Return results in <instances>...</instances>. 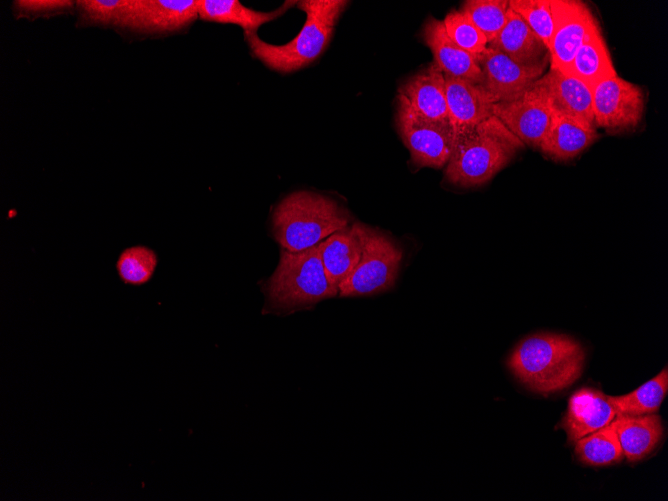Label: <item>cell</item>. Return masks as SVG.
Segmentation results:
<instances>
[{
    "label": "cell",
    "instance_id": "30bf717a",
    "mask_svg": "<svg viewBox=\"0 0 668 501\" xmlns=\"http://www.w3.org/2000/svg\"><path fill=\"white\" fill-rule=\"evenodd\" d=\"M482 86L495 103L510 101L530 88L545 72L550 56L536 64H519L489 46L476 58Z\"/></svg>",
    "mask_w": 668,
    "mask_h": 501
},
{
    "label": "cell",
    "instance_id": "d4e9b609",
    "mask_svg": "<svg viewBox=\"0 0 668 501\" xmlns=\"http://www.w3.org/2000/svg\"><path fill=\"white\" fill-rule=\"evenodd\" d=\"M575 455L589 466H608L620 462L623 451L611 424H608L575 442Z\"/></svg>",
    "mask_w": 668,
    "mask_h": 501
},
{
    "label": "cell",
    "instance_id": "8fae6325",
    "mask_svg": "<svg viewBox=\"0 0 668 501\" xmlns=\"http://www.w3.org/2000/svg\"><path fill=\"white\" fill-rule=\"evenodd\" d=\"M492 114L523 145L538 148L550 125L552 111L544 93L534 82L520 96L493 104Z\"/></svg>",
    "mask_w": 668,
    "mask_h": 501
},
{
    "label": "cell",
    "instance_id": "9c48e42d",
    "mask_svg": "<svg viewBox=\"0 0 668 501\" xmlns=\"http://www.w3.org/2000/svg\"><path fill=\"white\" fill-rule=\"evenodd\" d=\"M396 122L415 165L442 168L448 163L455 143L449 122L428 120L398 107Z\"/></svg>",
    "mask_w": 668,
    "mask_h": 501
},
{
    "label": "cell",
    "instance_id": "4fadbf2b",
    "mask_svg": "<svg viewBox=\"0 0 668 501\" xmlns=\"http://www.w3.org/2000/svg\"><path fill=\"white\" fill-rule=\"evenodd\" d=\"M397 107L433 121L449 122L445 77L435 63L410 77L398 90Z\"/></svg>",
    "mask_w": 668,
    "mask_h": 501
},
{
    "label": "cell",
    "instance_id": "ba28073f",
    "mask_svg": "<svg viewBox=\"0 0 668 501\" xmlns=\"http://www.w3.org/2000/svg\"><path fill=\"white\" fill-rule=\"evenodd\" d=\"M591 90L595 125L618 133L640 124L645 99L638 85L615 75L599 81Z\"/></svg>",
    "mask_w": 668,
    "mask_h": 501
},
{
    "label": "cell",
    "instance_id": "7402d4cb",
    "mask_svg": "<svg viewBox=\"0 0 668 501\" xmlns=\"http://www.w3.org/2000/svg\"><path fill=\"white\" fill-rule=\"evenodd\" d=\"M293 3L296 2L287 1L276 10L261 12L249 9L237 0H198V19L238 25L244 33L256 32L261 25L283 15Z\"/></svg>",
    "mask_w": 668,
    "mask_h": 501
},
{
    "label": "cell",
    "instance_id": "8992f818",
    "mask_svg": "<svg viewBox=\"0 0 668 501\" xmlns=\"http://www.w3.org/2000/svg\"><path fill=\"white\" fill-rule=\"evenodd\" d=\"M402 250L386 235L367 226L359 262L339 284L341 297L368 296L389 290L395 284Z\"/></svg>",
    "mask_w": 668,
    "mask_h": 501
},
{
    "label": "cell",
    "instance_id": "cb8c5ba5",
    "mask_svg": "<svg viewBox=\"0 0 668 501\" xmlns=\"http://www.w3.org/2000/svg\"><path fill=\"white\" fill-rule=\"evenodd\" d=\"M668 391V371L665 367L658 375L638 387L636 390L622 395H606V399L618 414L645 415L656 413Z\"/></svg>",
    "mask_w": 668,
    "mask_h": 501
},
{
    "label": "cell",
    "instance_id": "83f0119b",
    "mask_svg": "<svg viewBox=\"0 0 668 501\" xmlns=\"http://www.w3.org/2000/svg\"><path fill=\"white\" fill-rule=\"evenodd\" d=\"M508 9V0H468L461 5L460 11L468 16L490 43L504 27Z\"/></svg>",
    "mask_w": 668,
    "mask_h": 501
},
{
    "label": "cell",
    "instance_id": "484cf974",
    "mask_svg": "<svg viewBox=\"0 0 668 501\" xmlns=\"http://www.w3.org/2000/svg\"><path fill=\"white\" fill-rule=\"evenodd\" d=\"M158 264L156 252L144 245H134L123 249L115 264L120 280L131 286L148 283Z\"/></svg>",
    "mask_w": 668,
    "mask_h": 501
},
{
    "label": "cell",
    "instance_id": "9a60e30c",
    "mask_svg": "<svg viewBox=\"0 0 668 501\" xmlns=\"http://www.w3.org/2000/svg\"><path fill=\"white\" fill-rule=\"evenodd\" d=\"M448 118L455 136L491 117L492 101L480 84L445 76Z\"/></svg>",
    "mask_w": 668,
    "mask_h": 501
},
{
    "label": "cell",
    "instance_id": "603a6c76",
    "mask_svg": "<svg viewBox=\"0 0 668 501\" xmlns=\"http://www.w3.org/2000/svg\"><path fill=\"white\" fill-rule=\"evenodd\" d=\"M567 74L590 88L605 78L617 75L598 23L585 36Z\"/></svg>",
    "mask_w": 668,
    "mask_h": 501
},
{
    "label": "cell",
    "instance_id": "5bb4252c",
    "mask_svg": "<svg viewBox=\"0 0 668 501\" xmlns=\"http://www.w3.org/2000/svg\"><path fill=\"white\" fill-rule=\"evenodd\" d=\"M535 84L544 93L552 112L595 126L592 90L583 81L550 68Z\"/></svg>",
    "mask_w": 668,
    "mask_h": 501
},
{
    "label": "cell",
    "instance_id": "44dd1931",
    "mask_svg": "<svg viewBox=\"0 0 668 501\" xmlns=\"http://www.w3.org/2000/svg\"><path fill=\"white\" fill-rule=\"evenodd\" d=\"M488 46L524 65L536 64L549 57L548 49L542 40L510 8L504 27Z\"/></svg>",
    "mask_w": 668,
    "mask_h": 501
},
{
    "label": "cell",
    "instance_id": "4316f807",
    "mask_svg": "<svg viewBox=\"0 0 668 501\" xmlns=\"http://www.w3.org/2000/svg\"><path fill=\"white\" fill-rule=\"evenodd\" d=\"M130 0H77L76 27H98L115 31Z\"/></svg>",
    "mask_w": 668,
    "mask_h": 501
},
{
    "label": "cell",
    "instance_id": "277c9868",
    "mask_svg": "<svg viewBox=\"0 0 668 501\" xmlns=\"http://www.w3.org/2000/svg\"><path fill=\"white\" fill-rule=\"evenodd\" d=\"M350 215L334 199L311 191L286 196L272 214L275 240L288 251H300L349 226Z\"/></svg>",
    "mask_w": 668,
    "mask_h": 501
},
{
    "label": "cell",
    "instance_id": "ffe728a7",
    "mask_svg": "<svg viewBox=\"0 0 668 501\" xmlns=\"http://www.w3.org/2000/svg\"><path fill=\"white\" fill-rule=\"evenodd\" d=\"M610 424L616 431L624 456L630 462L648 457L663 438L661 417L655 413L637 416L618 414Z\"/></svg>",
    "mask_w": 668,
    "mask_h": 501
},
{
    "label": "cell",
    "instance_id": "52a82bcc",
    "mask_svg": "<svg viewBox=\"0 0 668 501\" xmlns=\"http://www.w3.org/2000/svg\"><path fill=\"white\" fill-rule=\"evenodd\" d=\"M198 19V0H130L115 32L124 38H151L182 32Z\"/></svg>",
    "mask_w": 668,
    "mask_h": 501
},
{
    "label": "cell",
    "instance_id": "2e32d148",
    "mask_svg": "<svg viewBox=\"0 0 668 501\" xmlns=\"http://www.w3.org/2000/svg\"><path fill=\"white\" fill-rule=\"evenodd\" d=\"M422 38L433 54V63L445 76L482 85L483 74L476 59L448 37L443 21L430 17L424 24Z\"/></svg>",
    "mask_w": 668,
    "mask_h": 501
},
{
    "label": "cell",
    "instance_id": "d6986e66",
    "mask_svg": "<svg viewBox=\"0 0 668 501\" xmlns=\"http://www.w3.org/2000/svg\"><path fill=\"white\" fill-rule=\"evenodd\" d=\"M597 138L595 126L552 112L550 125L538 148L550 159L566 162L577 157Z\"/></svg>",
    "mask_w": 668,
    "mask_h": 501
},
{
    "label": "cell",
    "instance_id": "7a4b0ae2",
    "mask_svg": "<svg viewBox=\"0 0 668 501\" xmlns=\"http://www.w3.org/2000/svg\"><path fill=\"white\" fill-rule=\"evenodd\" d=\"M524 147L494 115L455 136L445 179L461 188L490 181Z\"/></svg>",
    "mask_w": 668,
    "mask_h": 501
},
{
    "label": "cell",
    "instance_id": "5b68a950",
    "mask_svg": "<svg viewBox=\"0 0 668 501\" xmlns=\"http://www.w3.org/2000/svg\"><path fill=\"white\" fill-rule=\"evenodd\" d=\"M264 292L265 308L275 313H289L335 297L338 289L329 281L318 245H314L300 251L283 249Z\"/></svg>",
    "mask_w": 668,
    "mask_h": 501
},
{
    "label": "cell",
    "instance_id": "4dcf8cb0",
    "mask_svg": "<svg viewBox=\"0 0 668 501\" xmlns=\"http://www.w3.org/2000/svg\"><path fill=\"white\" fill-rule=\"evenodd\" d=\"M76 1L72 0H15L11 10L16 20L33 21L39 18H52L60 15L75 14Z\"/></svg>",
    "mask_w": 668,
    "mask_h": 501
},
{
    "label": "cell",
    "instance_id": "7c38bea8",
    "mask_svg": "<svg viewBox=\"0 0 668 501\" xmlns=\"http://www.w3.org/2000/svg\"><path fill=\"white\" fill-rule=\"evenodd\" d=\"M551 9L554 31L548 49L550 68L567 74L585 36L598 22L581 1L551 0Z\"/></svg>",
    "mask_w": 668,
    "mask_h": 501
},
{
    "label": "cell",
    "instance_id": "f1b7e54d",
    "mask_svg": "<svg viewBox=\"0 0 668 501\" xmlns=\"http://www.w3.org/2000/svg\"><path fill=\"white\" fill-rule=\"evenodd\" d=\"M443 24L448 37L475 59L487 48L486 37L462 11L449 12Z\"/></svg>",
    "mask_w": 668,
    "mask_h": 501
},
{
    "label": "cell",
    "instance_id": "e0dca14e",
    "mask_svg": "<svg viewBox=\"0 0 668 501\" xmlns=\"http://www.w3.org/2000/svg\"><path fill=\"white\" fill-rule=\"evenodd\" d=\"M617 412L606 395L593 388L575 391L568 401V408L561 422L569 442H576L612 422Z\"/></svg>",
    "mask_w": 668,
    "mask_h": 501
},
{
    "label": "cell",
    "instance_id": "6da1fadb",
    "mask_svg": "<svg viewBox=\"0 0 668 501\" xmlns=\"http://www.w3.org/2000/svg\"><path fill=\"white\" fill-rule=\"evenodd\" d=\"M584 362L585 351L577 340L565 334L540 332L520 341L507 364L525 387L547 395L576 382Z\"/></svg>",
    "mask_w": 668,
    "mask_h": 501
},
{
    "label": "cell",
    "instance_id": "ac0fdd59",
    "mask_svg": "<svg viewBox=\"0 0 668 501\" xmlns=\"http://www.w3.org/2000/svg\"><path fill=\"white\" fill-rule=\"evenodd\" d=\"M366 230V225L356 222L317 244L328 279L337 289L360 260Z\"/></svg>",
    "mask_w": 668,
    "mask_h": 501
},
{
    "label": "cell",
    "instance_id": "3957f363",
    "mask_svg": "<svg viewBox=\"0 0 668 501\" xmlns=\"http://www.w3.org/2000/svg\"><path fill=\"white\" fill-rule=\"evenodd\" d=\"M345 0H303L298 8L306 14L301 31L289 42L274 45L261 40L256 32L244 33L253 57L266 67L286 74L315 61L329 44L335 26L346 9Z\"/></svg>",
    "mask_w": 668,
    "mask_h": 501
},
{
    "label": "cell",
    "instance_id": "f546056e",
    "mask_svg": "<svg viewBox=\"0 0 668 501\" xmlns=\"http://www.w3.org/2000/svg\"><path fill=\"white\" fill-rule=\"evenodd\" d=\"M508 4L549 49L554 31L551 0H509Z\"/></svg>",
    "mask_w": 668,
    "mask_h": 501
}]
</instances>
